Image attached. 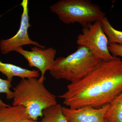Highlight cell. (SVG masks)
Instances as JSON below:
<instances>
[{"mask_svg": "<svg viewBox=\"0 0 122 122\" xmlns=\"http://www.w3.org/2000/svg\"><path fill=\"white\" fill-rule=\"evenodd\" d=\"M122 92V60L114 57L102 61L96 69L80 81L69 84L58 97L71 109L99 108L108 105Z\"/></svg>", "mask_w": 122, "mask_h": 122, "instance_id": "cell-1", "label": "cell"}, {"mask_svg": "<svg viewBox=\"0 0 122 122\" xmlns=\"http://www.w3.org/2000/svg\"><path fill=\"white\" fill-rule=\"evenodd\" d=\"M44 82L35 78L21 79L13 92V106H22L30 117L37 121L43 110L57 104L56 96L45 86Z\"/></svg>", "mask_w": 122, "mask_h": 122, "instance_id": "cell-2", "label": "cell"}, {"mask_svg": "<svg viewBox=\"0 0 122 122\" xmlns=\"http://www.w3.org/2000/svg\"><path fill=\"white\" fill-rule=\"evenodd\" d=\"M102 61L89 48L78 46L76 51L70 54L56 58L50 73L55 79L75 82L90 74Z\"/></svg>", "mask_w": 122, "mask_h": 122, "instance_id": "cell-3", "label": "cell"}, {"mask_svg": "<svg viewBox=\"0 0 122 122\" xmlns=\"http://www.w3.org/2000/svg\"><path fill=\"white\" fill-rule=\"evenodd\" d=\"M50 9L64 24L77 23L83 27L106 16L101 7L89 0H60Z\"/></svg>", "mask_w": 122, "mask_h": 122, "instance_id": "cell-4", "label": "cell"}, {"mask_svg": "<svg viewBox=\"0 0 122 122\" xmlns=\"http://www.w3.org/2000/svg\"><path fill=\"white\" fill-rule=\"evenodd\" d=\"M76 43L89 48L102 61H109L114 58L108 49V38L103 30L101 20L83 27L81 33L77 36Z\"/></svg>", "mask_w": 122, "mask_h": 122, "instance_id": "cell-5", "label": "cell"}, {"mask_svg": "<svg viewBox=\"0 0 122 122\" xmlns=\"http://www.w3.org/2000/svg\"><path fill=\"white\" fill-rule=\"evenodd\" d=\"M29 1L23 0L20 4L22 8L19 30L13 36L8 39L0 41V50L3 54H7L15 51L17 48L26 45H32L42 49H45L37 42L32 41L30 38L28 30L31 27L29 22L28 9Z\"/></svg>", "mask_w": 122, "mask_h": 122, "instance_id": "cell-6", "label": "cell"}, {"mask_svg": "<svg viewBox=\"0 0 122 122\" xmlns=\"http://www.w3.org/2000/svg\"><path fill=\"white\" fill-rule=\"evenodd\" d=\"M15 51L26 59L30 67L37 68L41 72L39 79L44 82L46 72L48 71H50L53 68L57 50L52 47L42 49L35 46L31 47L30 51L20 47L16 49Z\"/></svg>", "mask_w": 122, "mask_h": 122, "instance_id": "cell-7", "label": "cell"}, {"mask_svg": "<svg viewBox=\"0 0 122 122\" xmlns=\"http://www.w3.org/2000/svg\"><path fill=\"white\" fill-rule=\"evenodd\" d=\"M109 105L99 108L85 107L71 109L62 107V113L68 122H106L105 116Z\"/></svg>", "mask_w": 122, "mask_h": 122, "instance_id": "cell-8", "label": "cell"}, {"mask_svg": "<svg viewBox=\"0 0 122 122\" xmlns=\"http://www.w3.org/2000/svg\"><path fill=\"white\" fill-rule=\"evenodd\" d=\"M0 122H42L30 117L26 108L22 106H11L0 109Z\"/></svg>", "mask_w": 122, "mask_h": 122, "instance_id": "cell-9", "label": "cell"}, {"mask_svg": "<svg viewBox=\"0 0 122 122\" xmlns=\"http://www.w3.org/2000/svg\"><path fill=\"white\" fill-rule=\"evenodd\" d=\"M0 72L7 77V79L12 81L14 77L17 76L21 79L35 78L40 76L38 70H32L22 68L11 63H4L0 60Z\"/></svg>", "mask_w": 122, "mask_h": 122, "instance_id": "cell-10", "label": "cell"}, {"mask_svg": "<svg viewBox=\"0 0 122 122\" xmlns=\"http://www.w3.org/2000/svg\"><path fill=\"white\" fill-rule=\"evenodd\" d=\"M104 118L106 122H122V92L109 104Z\"/></svg>", "mask_w": 122, "mask_h": 122, "instance_id": "cell-11", "label": "cell"}, {"mask_svg": "<svg viewBox=\"0 0 122 122\" xmlns=\"http://www.w3.org/2000/svg\"><path fill=\"white\" fill-rule=\"evenodd\" d=\"M42 113V122H68L62 113L60 104L45 109Z\"/></svg>", "mask_w": 122, "mask_h": 122, "instance_id": "cell-12", "label": "cell"}, {"mask_svg": "<svg viewBox=\"0 0 122 122\" xmlns=\"http://www.w3.org/2000/svg\"><path fill=\"white\" fill-rule=\"evenodd\" d=\"M103 30L108 38L109 44H117L122 45V31L116 29L105 16L101 20Z\"/></svg>", "mask_w": 122, "mask_h": 122, "instance_id": "cell-13", "label": "cell"}, {"mask_svg": "<svg viewBox=\"0 0 122 122\" xmlns=\"http://www.w3.org/2000/svg\"><path fill=\"white\" fill-rule=\"evenodd\" d=\"M12 81L8 79H3L0 78V93H4L6 94V98L8 100L13 99V92L10 90V88L12 87ZM3 102L0 98V109L9 106Z\"/></svg>", "mask_w": 122, "mask_h": 122, "instance_id": "cell-14", "label": "cell"}, {"mask_svg": "<svg viewBox=\"0 0 122 122\" xmlns=\"http://www.w3.org/2000/svg\"><path fill=\"white\" fill-rule=\"evenodd\" d=\"M108 49L113 56L122 57V45L117 44H109Z\"/></svg>", "mask_w": 122, "mask_h": 122, "instance_id": "cell-15", "label": "cell"}]
</instances>
